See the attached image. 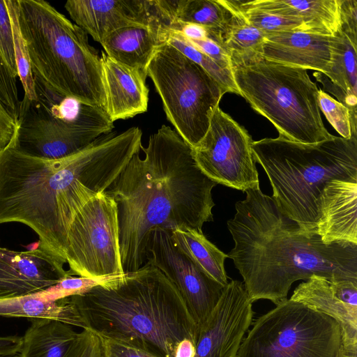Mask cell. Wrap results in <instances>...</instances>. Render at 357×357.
Instances as JSON below:
<instances>
[{
  "mask_svg": "<svg viewBox=\"0 0 357 357\" xmlns=\"http://www.w3.org/2000/svg\"><path fill=\"white\" fill-rule=\"evenodd\" d=\"M142 137L137 127L111 132L56 160L22 152L15 137L0 150V224L26 225L38 235V245L66 264L67 237L59 208L81 206L107 190L139 152Z\"/></svg>",
  "mask_w": 357,
  "mask_h": 357,
  "instance_id": "cell-1",
  "label": "cell"
},
{
  "mask_svg": "<svg viewBox=\"0 0 357 357\" xmlns=\"http://www.w3.org/2000/svg\"><path fill=\"white\" fill-rule=\"evenodd\" d=\"M105 190L117 206L119 242L124 273L146 263L150 231L190 228L202 232L213 221L212 189L217 185L197 165L189 146L169 126L162 125L141 146Z\"/></svg>",
  "mask_w": 357,
  "mask_h": 357,
  "instance_id": "cell-2",
  "label": "cell"
},
{
  "mask_svg": "<svg viewBox=\"0 0 357 357\" xmlns=\"http://www.w3.org/2000/svg\"><path fill=\"white\" fill-rule=\"evenodd\" d=\"M227 227L234 242L228 253L243 279L252 303L275 305L287 300L291 284L316 275L331 283L357 281V244L323 242L284 214L260 188L245 191Z\"/></svg>",
  "mask_w": 357,
  "mask_h": 357,
  "instance_id": "cell-3",
  "label": "cell"
},
{
  "mask_svg": "<svg viewBox=\"0 0 357 357\" xmlns=\"http://www.w3.org/2000/svg\"><path fill=\"white\" fill-rule=\"evenodd\" d=\"M84 325L102 337L174 357L183 339L195 342L197 325L175 286L157 268L107 278L71 296Z\"/></svg>",
  "mask_w": 357,
  "mask_h": 357,
  "instance_id": "cell-4",
  "label": "cell"
},
{
  "mask_svg": "<svg viewBox=\"0 0 357 357\" xmlns=\"http://www.w3.org/2000/svg\"><path fill=\"white\" fill-rule=\"evenodd\" d=\"M38 100L68 97L105 109L102 62L87 33L49 2L17 0Z\"/></svg>",
  "mask_w": 357,
  "mask_h": 357,
  "instance_id": "cell-5",
  "label": "cell"
},
{
  "mask_svg": "<svg viewBox=\"0 0 357 357\" xmlns=\"http://www.w3.org/2000/svg\"><path fill=\"white\" fill-rule=\"evenodd\" d=\"M252 149L278 206L308 231L316 232L325 185L336 179L357 181V137L332 135L316 144L264 138L253 141Z\"/></svg>",
  "mask_w": 357,
  "mask_h": 357,
  "instance_id": "cell-6",
  "label": "cell"
},
{
  "mask_svg": "<svg viewBox=\"0 0 357 357\" xmlns=\"http://www.w3.org/2000/svg\"><path fill=\"white\" fill-rule=\"evenodd\" d=\"M240 96L266 118L279 137L316 144L332 137L325 128L318 102V87L307 70L267 61L233 68Z\"/></svg>",
  "mask_w": 357,
  "mask_h": 357,
  "instance_id": "cell-7",
  "label": "cell"
},
{
  "mask_svg": "<svg viewBox=\"0 0 357 357\" xmlns=\"http://www.w3.org/2000/svg\"><path fill=\"white\" fill-rule=\"evenodd\" d=\"M146 74L174 130L189 146H195L208 131L213 112L225 90L199 65L167 43L157 48Z\"/></svg>",
  "mask_w": 357,
  "mask_h": 357,
  "instance_id": "cell-8",
  "label": "cell"
},
{
  "mask_svg": "<svg viewBox=\"0 0 357 357\" xmlns=\"http://www.w3.org/2000/svg\"><path fill=\"white\" fill-rule=\"evenodd\" d=\"M343 340L335 319L289 298L254 322L236 357H342Z\"/></svg>",
  "mask_w": 357,
  "mask_h": 357,
  "instance_id": "cell-9",
  "label": "cell"
},
{
  "mask_svg": "<svg viewBox=\"0 0 357 357\" xmlns=\"http://www.w3.org/2000/svg\"><path fill=\"white\" fill-rule=\"evenodd\" d=\"M70 276L103 279L123 274L117 206L106 191L90 199L71 218L66 250Z\"/></svg>",
  "mask_w": 357,
  "mask_h": 357,
  "instance_id": "cell-10",
  "label": "cell"
},
{
  "mask_svg": "<svg viewBox=\"0 0 357 357\" xmlns=\"http://www.w3.org/2000/svg\"><path fill=\"white\" fill-rule=\"evenodd\" d=\"M248 131L219 106L213 112L204 137L192 153L202 172L217 184L245 192L259 188Z\"/></svg>",
  "mask_w": 357,
  "mask_h": 357,
  "instance_id": "cell-11",
  "label": "cell"
},
{
  "mask_svg": "<svg viewBox=\"0 0 357 357\" xmlns=\"http://www.w3.org/2000/svg\"><path fill=\"white\" fill-rule=\"evenodd\" d=\"M175 286L199 328L216 305L225 287L201 270L176 245L171 232L156 227L149 234L146 263Z\"/></svg>",
  "mask_w": 357,
  "mask_h": 357,
  "instance_id": "cell-12",
  "label": "cell"
},
{
  "mask_svg": "<svg viewBox=\"0 0 357 357\" xmlns=\"http://www.w3.org/2000/svg\"><path fill=\"white\" fill-rule=\"evenodd\" d=\"M15 146L37 158L56 160L72 155L105 135L79 122L52 116L38 100L20 102Z\"/></svg>",
  "mask_w": 357,
  "mask_h": 357,
  "instance_id": "cell-13",
  "label": "cell"
},
{
  "mask_svg": "<svg viewBox=\"0 0 357 357\" xmlns=\"http://www.w3.org/2000/svg\"><path fill=\"white\" fill-rule=\"evenodd\" d=\"M252 317V303L243 282H228L208 317L197 329L195 357H236Z\"/></svg>",
  "mask_w": 357,
  "mask_h": 357,
  "instance_id": "cell-14",
  "label": "cell"
},
{
  "mask_svg": "<svg viewBox=\"0 0 357 357\" xmlns=\"http://www.w3.org/2000/svg\"><path fill=\"white\" fill-rule=\"evenodd\" d=\"M64 8L75 24L100 45L116 29L162 17L158 0H69Z\"/></svg>",
  "mask_w": 357,
  "mask_h": 357,
  "instance_id": "cell-15",
  "label": "cell"
},
{
  "mask_svg": "<svg viewBox=\"0 0 357 357\" xmlns=\"http://www.w3.org/2000/svg\"><path fill=\"white\" fill-rule=\"evenodd\" d=\"M63 265L38 245L22 252L0 247V300L33 294L58 283L70 276Z\"/></svg>",
  "mask_w": 357,
  "mask_h": 357,
  "instance_id": "cell-16",
  "label": "cell"
},
{
  "mask_svg": "<svg viewBox=\"0 0 357 357\" xmlns=\"http://www.w3.org/2000/svg\"><path fill=\"white\" fill-rule=\"evenodd\" d=\"M335 36L320 35L303 31L267 33L263 43L264 59L326 75L331 63Z\"/></svg>",
  "mask_w": 357,
  "mask_h": 357,
  "instance_id": "cell-17",
  "label": "cell"
},
{
  "mask_svg": "<svg viewBox=\"0 0 357 357\" xmlns=\"http://www.w3.org/2000/svg\"><path fill=\"white\" fill-rule=\"evenodd\" d=\"M174 20L163 17L148 24L129 25L109 33L101 45L113 60L147 77V66L157 48L167 43Z\"/></svg>",
  "mask_w": 357,
  "mask_h": 357,
  "instance_id": "cell-18",
  "label": "cell"
},
{
  "mask_svg": "<svg viewBox=\"0 0 357 357\" xmlns=\"http://www.w3.org/2000/svg\"><path fill=\"white\" fill-rule=\"evenodd\" d=\"M105 95V111L114 123L146 112L149 89L146 77L121 64L104 52L100 55Z\"/></svg>",
  "mask_w": 357,
  "mask_h": 357,
  "instance_id": "cell-19",
  "label": "cell"
},
{
  "mask_svg": "<svg viewBox=\"0 0 357 357\" xmlns=\"http://www.w3.org/2000/svg\"><path fill=\"white\" fill-rule=\"evenodd\" d=\"M316 232L323 242L357 244V181L333 180L319 199Z\"/></svg>",
  "mask_w": 357,
  "mask_h": 357,
  "instance_id": "cell-20",
  "label": "cell"
},
{
  "mask_svg": "<svg viewBox=\"0 0 357 357\" xmlns=\"http://www.w3.org/2000/svg\"><path fill=\"white\" fill-rule=\"evenodd\" d=\"M244 6L301 20L310 33L335 36L340 31V0L240 1Z\"/></svg>",
  "mask_w": 357,
  "mask_h": 357,
  "instance_id": "cell-21",
  "label": "cell"
},
{
  "mask_svg": "<svg viewBox=\"0 0 357 357\" xmlns=\"http://www.w3.org/2000/svg\"><path fill=\"white\" fill-rule=\"evenodd\" d=\"M290 299L333 317L342 326L344 341L357 342V314L335 296L325 278L311 276L294 289Z\"/></svg>",
  "mask_w": 357,
  "mask_h": 357,
  "instance_id": "cell-22",
  "label": "cell"
},
{
  "mask_svg": "<svg viewBox=\"0 0 357 357\" xmlns=\"http://www.w3.org/2000/svg\"><path fill=\"white\" fill-rule=\"evenodd\" d=\"M31 321L22 336L20 357H70L78 335L72 326L45 319Z\"/></svg>",
  "mask_w": 357,
  "mask_h": 357,
  "instance_id": "cell-23",
  "label": "cell"
},
{
  "mask_svg": "<svg viewBox=\"0 0 357 357\" xmlns=\"http://www.w3.org/2000/svg\"><path fill=\"white\" fill-rule=\"evenodd\" d=\"M227 3L231 14L218 45L228 54L232 68L263 59L262 47L266 34L250 24L232 1Z\"/></svg>",
  "mask_w": 357,
  "mask_h": 357,
  "instance_id": "cell-24",
  "label": "cell"
},
{
  "mask_svg": "<svg viewBox=\"0 0 357 357\" xmlns=\"http://www.w3.org/2000/svg\"><path fill=\"white\" fill-rule=\"evenodd\" d=\"M0 316L45 319L84 328L83 323L71 298L43 300L35 294L21 297L1 299Z\"/></svg>",
  "mask_w": 357,
  "mask_h": 357,
  "instance_id": "cell-25",
  "label": "cell"
},
{
  "mask_svg": "<svg viewBox=\"0 0 357 357\" xmlns=\"http://www.w3.org/2000/svg\"><path fill=\"white\" fill-rule=\"evenodd\" d=\"M356 52L357 45L339 32L333 45L330 71L325 75L327 78L319 72L314 74L317 81L337 89L347 98L352 116H356Z\"/></svg>",
  "mask_w": 357,
  "mask_h": 357,
  "instance_id": "cell-26",
  "label": "cell"
},
{
  "mask_svg": "<svg viewBox=\"0 0 357 357\" xmlns=\"http://www.w3.org/2000/svg\"><path fill=\"white\" fill-rule=\"evenodd\" d=\"M178 248L201 270L223 287L228 284L225 268L227 254L219 250L203 234L190 228H176L170 231Z\"/></svg>",
  "mask_w": 357,
  "mask_h": 357,
  "instance_id": "cell-27",
  "label": "cell"
},
{
  "mask_svg": "<svg viewBox=\"0 0 357 357\" xmlns=\"http://www.w3.org/2000/svg\"><path fill=\"white\" fill-rule=\"evenodd\" d=\"M13 35L5 0H0V100L17 121L20 107Z\"/></svg>",
  "mask_w": 357,
  "mask_h": 357,
  "instance_id": "cell-28",
  "label": "cell"
},
{
  "mask_svg": "<svg viewBox=\"0 0 357 357\" xmlns=\"http://www.w3.org/2000/svg\"><path fill=\"white\" fill-rule=\"evenodd\" d=\"M231 14L226 0H177L175 22L203 26L207 38L218 44Z\"/></svg>",
  "mask_w": 357,
  "mask_h": 357,
  "instance_id": "cell-29",
  "label": "cell"
},
{
  "mask_svg": "<svg viewBox=\"0 0 357 357\" xmlns=\"http://www.w3.org/2000/svg\"><path fill=\"white\" fill-rule=\"evenodd\" d=\"M5 3L10 22L18 78L24 90L21 101L33 102L38 100V97L27 47L20 27L17 0H5Z\"/></svg>",
  "mask_w": 357,
  "mask_h": 357,
  "instance_id": "cell-30",
  "label": "cell"
},
{
  "mask_svg": "<svg viewBox=\"0 0 357 357\" xmlns=\"http://www.w3.org/2000/svg\"><path fill=\"white\" fill-rule=\"evenodd\" d=\"M167 43L199 65L227 93L240 95L232 72L220 67L213 59L188 43L178 32L169 29Z\"/></svg>",
  "mask_w": 357,
  "mask_h": 357,
  "instance_id": "cell-31",
  "label": "cell"
},
{
  "mask_svg": "<svg viewBox=\"0 0 357 357\" xmlns=\"http://www.w3.org/2000/svg\"><path fill=\"white\" fill-rule=\"evenodd\" d=\"M243 17L265 34L290 31L309 32L303 22L297 18L281 16L244 6L240 1H232Z\"/></svg>",
  "mask_w": 357,
  "mask_h": 357,
  "instance_id": "cell-32",
  "label": "cell"
},
{
  "mask_svg": "<svg viewBox=\"0 0 357 357\" xmlns=\"http://www.w3.org/2000/svg\"><path fill=\"white\" fill-rule=\"evenodd\" d=\"M320 111L335 130L344 139L357 137L356 125L352 122L349 109L322 89L318 91Z\"/></svg>",
  "mask_w": 357,
  "mask_h": 357,
  "instance_id": "cell-33",
  "label": "cell"
},
{
  "mask_svg": "<svg viewBox=\"0 0 357 357\" xmlns=\"http://www.w3.org/2000/svg\"><path fill=\"white\" fill-rule=\"evenodd\" d=\"M109 278L91 279L83 277L68 276L58 283L35 294L43 300H59L81 294L91 287L98 284Z\"/></svg>",
  "mask_w": 357,
  "mask_h": 357,
  "instance_id": "cell-34",
  "label": "cell"
},
{
  "mask_svg": "<svg viewBox=\"0 0 357 357\" xmlns=\"http://www.w3.org/2000/svg\"><path fill=\"white\" fill-rule=\"evenodd\" d=\"M100 337L102 342V357H162L137 344Z\"/></svg>",
  "mask_w": 357,
  "mask_h": 357,
  "instance_id": "cell-35",
  "label": "cell"
},
{
  "mask_svg": "<svg viewBox=\"0 0 357 357\" xmlns=\"http://www.w3.org/2000/svg\"><path fill=\"white\" fill-rule=\"evenodd\" d=\"M70 357H102L100 337L90 329L78 333Z\"/></svg>",
  "mask_w": 357,
  "mask_h": 357,
  "instance_id": "cell-36",
  "label": "cell"
},
{
  "mask_svg": "<svg viewBox=\"0 0 357 357\" xmlns=\"http://www.w3.org/2000/svg\"><path fill=\"white\" fill-rule=\"evenodd\" d=\"M357 1L340 0L341 28L340 32L357 45Z\"/></svg>",
  "mask_w": 357,
  "mask_h": 357,
  "instance_id": "cell-37",
  "label": "cell"
},
{
  "mask_svg": "<svg viewBox=\"0 0 357 357\" xmlns=\"http://www.w3.org/2000/svg\"><path fill=\"white\" fill-rule=\"evenodd\" d=\"M182 36V35H181ZM184 38V37H183ZM188 43L213 59L220 67L233 73L230 58L225 50L213 40L206 38L202 40H188Z\"/></svg>",
  "mask_w": 357,
  "mask_h": 357,
  "instance_id": "cell-38",
  "label": "cell"
},
{
  "mask_svg": "<svg viewBox=\"0 0 357 357\" xmlns=\"http://www.w3.org/2000/svg\"><path fill=\"white\" fill-rule=\"evenodd\" d=\"M330 284L335 296L357 314V281L344 280Z\"/></svg>",
  "mask_w": 357,
  "mask_h": 357,
  "instance_id": "cell-39",
  "label": "cell"
},
{
  "mask_svg": "<svg viewBox=\"0 0 357 357\" xmlns=\"http://www.w3.org/2000/svg\"><path fill=\"white\" fill-rule=\"evenodd\" d=\"M22 337L9 335L0 337V356L17 355L20 353Z\"/></svg>",
  "mask_w": 357,
  "mask_h": 357,
  "instance_id": "cell-40",
  "label": "cell"
},
{
  "mask_svg": "<svg viewBox=\"0 0 357 357\" xmlns=\"http://www.w3.org/2000/svg\"><path fill=\"white\" fill-rule=\"evenodd\" d=\"M195 342L185 338L176 345L174 357H195Z\"/></svg>",
  "mask_w": 357,
  "mask_h": 357,
  "instance_id": "cell-41",
  "label": "cell"
},
{
  "mask_svg": "<svg viewBox=\"0 0 357 357\" xmlns=\"http://www.w3.org/2000/svg\"><path fill=\"white\" fill-rule=\"evenodd\" d=\"M342 357H357V342L343 341Z\"/></svg>",
  "mask_w": 357,
  "mask_h": 357,
  "instance_id": "cell-42",
  "label": "cell"
},
{
  "mask_svg": "<svg viewBox=\"0 0 357 357\" xmlns=\"http://www.w3.org/2000/svg\"><path fill=\"white\" fill-rule=\"evenodd\" d=\"M0 357H20V354L15 355V356H0Z\"/></svg>",
  "mask_w": 357,
  "mask_h": 357,
  "instance_id": "cell-43",
  "label": "cell"
}]
</instances>
